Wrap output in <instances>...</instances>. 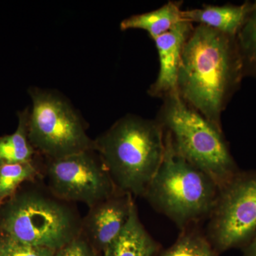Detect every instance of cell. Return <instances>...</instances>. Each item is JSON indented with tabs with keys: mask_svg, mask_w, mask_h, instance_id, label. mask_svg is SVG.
<instances>
[{
	"mask_svg": "<svg viewBox=\"0 0 256 256\" xmlns=\"http://www.w3.org/2000/svg\"><path fill=\"white\" fill-rule=\"evenodd\" d=\"M244 76L236 36L194 26L184 48L176 92L222 130V116Z\"/></svg>",
	"mask_w": 256,
	"mask_h": 256,
	"instance_id": "obj_1",
	"label": "cell"
},
{
	"mask_svg": "<svg viewBox=\"0 0 256 256\" xmlns=\"http://www.w3.org/2000/svg\"><path fill=\"white\" fill-rule=\"evenodd\" d=\"M165 149L164 132L156 120L134 114L121 118L94 140L118 191L143 197L159 169Z\"/></svg>",
	"mask_w": 256,
	"mask_h": 256,
	"instance_id": "obj_2",
	"label": "cell"
},
{
	"mask_svg": "<svg viewBox=\"0 0 256 256\" xmlns=\"http://www.w3.org/2000/svg\"><path fill=\"white\" fill-rule=\"evenodd\" d=\"M164 144L162 162L143 197L182 232L208 218L220 188L175 150L165 133Z\"/></svg>",
	"mask_w": 256,
	"mask_h": 256,
	"instance_id": "obj_3",
	"label": "cell"
},
{
	"mask_svg": "<svg viewBox=\"0 0 256 256\" xmlns=\"http://www.w3.org/2000/svg\"><path fill=\"white\" fill-rule=\"evenodd\" d=\"M156 121L175 150L222 188L237 174L223 130L188 105L178 92L163 99Z\"/></svg>",
	"mask_w": 256,
	"mask_h": 256,
	"instance_id": "obj_4",
	"label": "cell"
},
{
	"mask_svg": "<svg viewBox=\"0 0 256 256\" xmlns=\"http://www.w3.org/2000/svg\"><path fill=\"white\" fill-rule=\"evenodd\" d=\"M1 214L0 236L54 252L82 233V222L68 202L38 188L13 197Z\"/></svg>",
	"mask_w": 256,
	"mask_h": 256,
	"instance_id": "obj_5",
	"label": "cell"
},
{
	"mask_svg": "<svg viewBox=\"0 0 256 256\" xmlns=\"http://www.w3.org/2000/svg\"><path fill=\"white\" fill-rule=\"evenodd\" d=\"M28 114V140L46 159L94 150V140L73 106L58 92L33 88Z\"/></svg>",
	"mask_w": 256,
	"mask_h": 256,
	"instance_id": "obj_6",
	"label": "cell"
},
{
	"mask_svg": "<svg viewBox=\"0 0 256 256\" xmlns=\"http://www.w3.org/2000/svg\"><path fill=\"white\" fill-rule=\"evenodd\" d=\"M206 236L216 250L238 246L256 234V174H237L220 188Z\"/></svg>",
	"mask_w": 256,
	"mask_h": 256,
	"instance_id": "obj_7",
	"label": "cell"
},
{
	"mask_svg": "<svg viewBox=\"0 0 256 256\" xmlns=\"http://www.w3.org/2000/svg\"><path fill=\"white\" fill-rule=\"evenodd\" d=\"M46 178L54 196L90 208L120 192L95 150L47 159Z\"/></svg>",
	"mask_w": 256,
	"mask_h": 256,
	"instance_id": "obj_8",
	"label": "cell"
},
{
	"mask_svg": "<svg viewBox=\"0 0 256 256\" xmlns=\"http://www.w3.org/2000/svg\"><path fill=\"white\" fill-rule=\"evenodd\" d=\"M194 26L190 22L182 21L169 32L154 38L160 70L156 82L148 89L153 98L164 99L176 92V84L184 48Z\"/></svg>",
	"mask_w": 256,
	"mask_h": 256,
	"instance_id": "obj_9",
	"label": "cell"
},
{
	"mask_svg": "<svg viewBox=\"0 0 256 256\" xmlns=\"http://www.w3.org/2000/svg\"><path fill=\"white\" fill-rule=\"evenodd\" d=\"M134 202L132 195L118 192L90 207L82 232L104 252L124 228Z\"/></svg>",
	"mask_w": 256,
	"mask_h": 256,
	"instance_id": "obj_10",
	"label": "cell"
},
{
	"mask_svg": "<svg viewBox=\"0 0 256 256\" xmlns=\"http://www.w3.org/2000/svg\"><path fill=\"white\" fill-rule=\"evenodd\" d=\"M252 3L242 5L203 4L200 8L183 10L182 18L192 24L213 28L228 36H236L246 21Z\"/></svg>",
	"mask_w": 256,
	"mask_h": 256,
	"instance_id": "obj_11",
	"label": "cell"
},
{
	"mask_svg": "<svg viewBox=\"0 0 256 256\" xmlns=\"http://www.w3.org/2000/svg\"><path fill=\"white\" fill-rule=\"evenodd\" d=\"M159 245L142 225L136 203L117 238L104 250V256H154Z\"/></svg>",
	"mask_w": 256,
	"mask_h": 256,
	"instance_id": "obj_12",
	"label": "cell"
},
{
	"mask_svg": "<svg viewBox=\"0 0 256 256\" xmlns=\"http://www.w3.org/2000/svg\"><path fill=\"white\" fill-rule=\"evenodd\" d=\"M182 1H170L153 11L132 15L121 22L120 30H142L153 40L184 21Z\"/></svg>",
	"mask_w": 256,
	"mask_h": 256,
	"instance_id": "obj_13",
	"label": "cell"
},
{
	"mask_svg": "<svg viewBox=\"0 0 256 256\" xmlns=\"http://www.w3.org/2000/svg\"><path fill=\"white\" fill-rule=\"evenodd\" d=\"M28 110L18 116V129L13 134L0 138V166L28 162L35 154L28 137Z\"/></svg>",
	"mask_w": 256,
	"mask_h": 256,
	"instance_id": "obj_14",
	"label": "cell"
},
{
	"mask_svg": "<svg viewBox=\"0 0 256 256\" xmlns=\"http://www.w3.org/2000/svg\"><path fill=\"white\" fill-rule=\"evenodd\" d=\"M162 256H218L205 234L196 226L182 230L174 245Z\"/></svg>",
	"mask_w": 256,
	"mask_h": 256,
	"instance_id": "obj_15",
	"label": "cell"
},
{
	"mask_svg": "<svg viewBox=\"0 0 256 256\" xmlns=\"http://www.w3.org/2000/svg\"><path fill=\"white\" fill-rule=\"evenodd\" d=\"M242 64L244 75L256 76V2L246 21L236 36Z\"/></svg>",
	"mask_w": 256,
	"mask_h": 256,
	"instance_id": "obj_16",
	"label": "cell"
},
{
	"mask_svg": "<svg viewBox=\"0 0 256 256\" xmlns=\"http://www.w3.org/2000/svg\"><path fill=\"white\" fill-rule=\"evenodd\" d=\"M37 174L38 170L33 160L0 166V203L13 196L22 183L33 180Z\"/></svg>",
	"mask_w": 256,
	"mask_h": 256,
	"instance_id": "obj_17",
	"label": "cell"
},
{
	"mask_svg": "<svg viewBox=\"0 0 256 256\" xmlns=\"http://www.w3.org/2000/svg\"><path fill=\"white\" fill-rule=\"evenodd\" d=\"M54 250L33 246L0 236V256H54Z\"/></svg>",
	"mask_w": 256,
	"mask_h": 256,
	"instance_id": "obj_18",
	"label": "cell"
},
{
	"mask_svg": "<svg viewBox=\"0 0 256 256\" xmlns=\"http://www.w3.org/2000/svg\"><path fill=\"white\" fill-rule=\"evenodd\" d=\"M54 256H95L92 248L86 240L82 237H77L60 250H56Z\"/></svg>",
	"mask_w": 256,
	"mask_h": 256,
	"instance_id": "obj_19",
	"label": "cell"
},
{
	"mask_svg": "<svg viewBox=\"0 0 256 256\" xmlns=\"http://www.w3.org/2000/svg\"><path fill=\"white\" fill-rule=\"evenodd\" d=\"M248 256H256V234L252 238V242L248 249Z\"/></svg>",
	"mask_w": 256,
	"mask_h": 256,
	"instance_id": "obj_20",
	"label": "cell"
},
{
	"mask_svg": "<svg viewBox=\"0 0 256 256\" xmlns=\"http://www.w3.org/2000/svg\"><path fill=\"white\" fill-rule=\"evenodd\" d=\"M2 203H0V206H1Z\"/></svg>",
	"mask_w": 256,
	"mask_h": 256,
	"instance_id": "obj_21",
	"label": "cell"
}]
</instances>
